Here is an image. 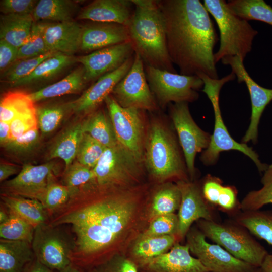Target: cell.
Segmentation results:
<instances>
[{
  "label": "cell",
  "mask_w": 272,
  "mask_h": 272,
  "mask_svg": "<svg viewBox=\"0 0 272 272\" xmlns=\"http://www.w3.org/2000/svg\"><path fill=\"white\" fill-rule=\"evenodd\" d=\"M136 209L135 201L127 195L90 198L78 191L48 223L71 225L75 234L72 263L83 265L115 244L132 221Z\"/></svg>",
  "instance_id": "obj_1"
},
{
  "label": "cell",
  "mask_w": 272,
  "mask_h": 272,
  "mask_svg": "<svg viewBox=\"0 0 272 272\" xmlns=\"http://www.w3.org/2000/svg\"><path fill=\"white\" fill-rule=\"evenodd\" d=\"M167 45L172 63L180 74L202 73L219 79L214 49L219 41L210 14L199 0H162Z\"/></svg>",
  "instance_id": "obj_2"
},
{
  "label": "cell",
  "mask_w": 272,
  "mask_h": 272,
  "mask_svg": "<svg viewBox=\"0 0 272 272\" xmlns=\"http://www.w3.org/2000/svg\"><path fill=\"white\" fill-rule=\"evenodd\" d=\"M133 12L127 26L130 41L145 65L176 73L168 53L165 19L155 0H131Z\"/></svg>",
  "instance_id": "obj_3"
},
{
  "label": "cell",
  "mask_w": 272,
  "mask_h": 272,
  "mask_svg": "<svg viewBox=\"0 0 272 272\" xmlns=\"http://www.w3.org/2000/svg\"><path fill=\"white\" fill-rule=\"evenodd\" d=\"M181 149L170 131L159 122H154L148 132L144 153L150 174L160 182L171 178L188 181V173Z\"/></svg>",
  "instance_id": "obj_4"
},
{
  "label": "cell",
  "mask_w": 272,
  "mask_h": 272,
  "mask_svg": "<svg viewBox=\"0 0 272 272\" xmlns=\"http://www.w3.org/2000/svg\"><path fill=\"white\" fill-rule=\"evenodd\" d=\"M203 81L202 91L210 100L214 113V128L208 147L202 152L200 160L206 166L215 165L220 153L229 150H237L250 158L256 166L259 172H264L268 165L261 162L258 154L247 144L236 142L230 134L222 118L219 106V95L223 86L235 79L231 72L221 79H213L200 73L197 75Z\"/></svg>",
  "instance_id": "obj_5"
},
{
  "label": "cell",
  "mask_w": 272,
  "mask_h": 272,
  "mask_svg": "<svg viewBox=\"0 0 272 272\" xmlns=\"http://www.w3.org/2000/svg\"><path fill=\"white\" fill-rule=\"evenodd\" d=\"M203 5L215 20L220 32V46L214 54L216 64L223 58L239 56L244 61L251 51L258 31L234 13L224 0H204Z\"/></svg>",
  "instance_id": "obj_6"
},
{
  "label": "cell",
  "mask_w": 272,
  "mask_h": 272,
  "mask_svg": "<svg viewBox=\"0 0 272 272\" xmlns=\"http://www.w3.org/2000/svg\"><path fill=\"white\" fill-rule=\"evenodd\" d=\"M198 225L206 237L255 268L260 267L268 254L265 248L238 224H220L200 219Z\"/></svg>",
  "instance_id": "obj_7"
},
{
  "label": "cell",
  "mask_w": 272,
  "mask_h": 272,
  "mask_svg": "<svg viewBox=\"0 0 272 272\" xmlns=\"http://www.w3.org/2000/svg\"><path fill=\"white\" fill-rule=\"evenodd\" d=\"M144 70L150 88L162 106L171 102H193L199 96L197 91L203 87L197 75L178 74L145 64Z\"/></svg>",
  "instance_id": "obj_8"
},
{
  "label": "cell",
  "mask_w": 272,
  "mask_h": 272,
  "mask_svg": "<svg viewBox=\"0 0 272 272\" xmlns=\"http://www.w3.org/2000/svg\"><path fill=\"white\" fill-rule=\"evenodd\" d=\"M61 226L46 223L37 226L31 243L35 257L51 270L59 271L72 263L75 239Z\"/></svg>",
  "instance_id": "obj_9"
},
{
  "label": "cell",
  "mask_w": 272,
  "mask_h": 272,
  "mask_svg": "<svg viewBox=\"0 0 272 272\" xmlns=\"http://www.w3.org/2000/svg\"><path fill=\"white\" fill-rule=\"evenodd\" d=\"M104 102L118 144L141 162L144 156L141 110L122 107L111 95Z\"/></svg>",
  "instance_id": "obj_10"
},
{
  "label": "cell",
  "mask_w": 272,
  "mask_h": 272,
  "mask_svg": "<svg viewBox=\"0 0 272 272\" xmlns=\"http://www.w3.org/2000/svg\"><path fill=\"white\" fill-rule=\"evenodd\" d=\"M170 116L184 156L188 175L195 174V158L209 146L211 135L201 129L193 119L187 102L170 104Z\"/></svg>",
  "instance_id": "obj_11"
},
{
  "label": "cell",
  "mask_w": 272,
  "mask_h": 272,
  "mask_svg": "<svg viewBox=\"0 0 272 272\" xmlns=\"http://www.w3.org/2000/svg\"><path fill=\"white\" fill-rule=\"evenodd\" d=\"M140 163L119 144L106 148L93 169L95 183L102 189L127 184L138 176Z\"/></svg>",
  "instance_id": "obj_12"
},
{
  "label": "cell",
  "mask_w": 272,
  "mask_h": 272,
  "mask_svg": "<svg viewBox=\"0 0 272 272\" xmlns=\"http://www.w3.org/2000/svg\"><path fill=\"white\" fill-rule=\"evenodd\" d=\"M111 95L124 108L150 111L157 109L156 99L147 80L144 63L137 53H134L131 68L117 84Z\"/></svg>",
  "instance_id": "obj_13"
},
{
  "label": "cell",
  "mask_w": 272,
  "mask_h": 272,
  "mask_svg": "<svg viewBox=\"0 0 272 272\" xmlns=\"http://www.w3.org/2000/svg\"><path fill=\"white\" fill-rule=\"evenodd\" d=\"M186 237L190 252L210 272H253L254 267L236 258L220 245L207 242L199 229H189Z\"/></svg>",
  "instance_id": "obj_14"
},
{
  "label": "cell",
  "mask_w": 272,
  "mask_h": 272,
  "mask_svg": "<svg viewBox=\"0 0 272 272\" xmlns=\"http://www.w3.org/2000/svg\"><path fill=\"white\" fill-rule=\"evenodd\" d=\"M221 60L223 64L230 66L238 82H244L248 90L251 103V115L249 125L242 139V143L247 144L251 141L256 144L258 141L260 118L266 107L272 101V89L263 87L257 83L247 72L244 60L240 56H226Z\"/></svg>",
  "instance_id": "obj_15"
},
{
  "label": "cell",
  "mask_w": 272,
  "mask_h": 272,
  "mask_svg": "<svg viewBox=\"0 0 272 272\" xmlns=\"http://www.w3.org/2000/svg\"><path fill=\"white\" fill-rule=\"evenodd\" d=\"M55 164H25L17 175L2 184V194L19 195L41 202L49 175L55 172Z\"/></svg>",
  "instance_id": "obj_16"
},
{
  "label": "cell",
  "mask_w": 272,
  "mask_h": 272,
  "mask_svg": "<svg viewBox=\"0 0 272 272\" xmlns=\"http://www.w3.org/2000/svg\"><path fill=\"white\" fill-rule=\"evenodd\" d=\"M134 54L131 42L127 41L76 57V62L83 67L88 83L117 69Z\"/></svg>",
  "instance_id": "obj_17"
},
{
  "label": "cell",
  "mask_w": 272,
  "mask_h": 272,
  "mask_svg": "<svg viewBox=\"0 0 272 272\" xmlns=\"http://www.w3.org/2000/svg\"><path fill=\"white\" fill-rule=\"evenodd\" d=\"M181 192V201L179 209V234L185 236L192 223L200 219L213 221L211 206L205 199L201 187L195 183L185 180L177 182Z\"/></svg>",
  "instance_id": "obj_18"
},
{
  "label": "cell",
  "mask_w": 272,
  "mask_h": 272,
  "mask_svg": "<svg viewBox=\"0 0 272 272\" xmlns=\"http://www.w3.org/2000/svg\"><path fill=\"white\" fill-rule=\"evenodd\" d=\"M134 54L117 69L97 79L76 100L71 101L72 112L86 114L92 112L111 94L117 84L131 68Z\"/></svg>",
  "instance_id": "obj_19"
},
{
  "label": "cell",
  "mask_w": 272,
  "mask_h": 272,
  "mask_svg": "<svg viewBox=\"0 0 272 272\" xmlns=\"http://www.w3.org/2000/svg\"><path fill=\"white\" fill-rule=\"evenodd\" d=\"M137 265L142 272H210L191 255L186 244L178 243L167 252Z\"/></svg>",
  "instance_id": "obj_20"
},
{
  "label": "cell",
  "mask_w": 272,
  "mask_h": 272,
  "mask_svg": "<svg viewBox=\"0 0 272 272\" xmlns=\"http://www.w3.org/2000/svg\"><path fill=\"white\" fill-rule=\"evenodd\" d=\"M130 41L126 26L113 23L92 22L83 26L80 50L94 51Z\"/></svg>",
  "instance_id": "obj_21"
},
{
  "label": "cell",
  "mask_w": 272,
  "mask_h": 272,
  "mask_svg": "<svg viewBox=\"0 0 272 272\" xmlns=\"http://www.w3.org/2000/svg\"><path fill=\"white\" fill-rule=\"evenodd\" d=\"M133 10L134 5L131 0H95L82 8L76 18L117 23L127 27Z\"/></svg>",
  "instance_id": "obj_22"
},
{
  "label": "cell",
  "mask_w": 272,
  "mask_h": 272,
  "mask_svg": "<svg viewBox=\"0 0 272 272\" xmlns=\"http://www.w3.org/2000/svg\"><path fill=\"white\" fill-rule=\"evenodd\" d=\"M83 26L74 20L44 23L43 36L50 51L73 55L80 50Z\"/></svg>",
  "instance_id": "obj_23"
},
{
  "label": "cell",
  "mask_w": 272,
  "mask_h": 272,
  "mask_svg": "<svg viewBox=\"0 0 272 272\" xmlns=\"http://www.w3.org/2000/svg\"><path fill=\"white\" fill-rule=\"evenodd\" d=\"M3 204L11 213L20 217L35 228L48 223L50 215L43 204L38 200L25 197L2 194Z\"/></svg>",
  "instance_id": "obj_24"
},
{
  "label": "cell",
  "mask_w": 272,
  "mask_h": 272,
  "mask_svg": "<svg viewBox=\"0 0 272 272\" xmlns=\"http://www.w3.org/2000/svg\"><path fill=\"white\" fill-rule=\"evenodd\" d=\"M31 243L0 240V272H22L35 258Z\"/></svg>",
  "instance_id": "obj_25"
},
{
  "label": "cell",
  "mask_w": 272,
  "mask_h": 272,
  "mask_svg": "<svg viewBox=\"0 0 272 272\" xmlns=\"http://www.w3.org/2000/svg\"><path fill=\"white\" fill-rule=\"evenodd\" d=\"M34 22L31 14H1L0 39L19 48L27 40Z\"/></svg>",
  "instance_id": "obj_26"
},
{
  "label": "cell",
  "mask_w": 272,
  "mask_h": 272,
  "mask_svg": "<svg viewBox=\"0 0 272 272\" xmlns=\"http://www.w3.org/2000/svg\"><path fill=\"white\" fill-rule=\"evenodd\" d=\"M87 83L84 78L83 67L76 68L61 80L28 95L34 103L75 93L82 90Z\"/></svg>",
  "instance_id": "obj_27"
},
{
  "label": "cell",
  "mask_w": 272,
  "mask_h": 272,
  "mask_svg": "<svg viewBox=\"0 0 272 272\" xmlns=\"http://www.w3.org/2000/svg\"><path fill=\"white\" fill-rule=\"evenodd\" d=\"M80 10L74 1L69 0H40L32 15L34 21H51L63 22L73 21Z\"/></svg>",
  "instance_id": "obj_28"
},
{
  "label": "cell",
  "mask_w": 272,
  "mask_h": 272,
  "mask_svg": "<svg viewBox=\"0 0 272 272\" xmlns=\"http://www.w3.org/2000/svg\"><path fill=\"white\" fill-rule=\"evenodd\" d=\"M76 62V57L57 53L41 63L29 75L11 85L17 87L34 84L46 80L60 73Z\"/></svg>",
  "instance_id": "obj_29"
},
{
  "label": "cell",
  "mask_w": 272,
  "mask_h": 272,
  "mask_svg": "<svg viewBox=\"0 0 272 272\" xmlns=\"http://www.w3.org/2000/svg\"><path fill=\"white\" fill-rule=\"evenodd\" d=\"M202 195L210 205L225 210L234 209L237 204V191L233 186L223 185L218 177L208 174L205 178L201 187Z\"/></svg>",
  "instance_id": "obj_30"
},
{
  "label": "cell",
  "mask_w": 272,
  "mask_h": 272,
  "mask_svg": "<svg viewBox=\"0 0 272 272\" xmlns=\"http://www.w3.org/2000/svg\"><path fill=\"white\" fill-rule=\"evenodd\" d=\"M84 132L82 123L75 124L66 129L53 145L49 154V159L62 160L65 168L76 159L79 145Z\"/></svg>",
  "instance_id": "obj_31"
},
{
  "label": "cell",
  "mask_w": 272,
  "mask_h": 272,
  "mask_svg": "<svg viewBox=\"0 0 272 272\" xmlns=\"http://www.w3.org/2000/svg\"><path fill=\"white\" fill-rule=\"evenodd\" d=\"M176 243V235H140L134 244L132 254L138 265L167 252Z\"/></svg>",
  "instance_id": "obj_32"
},
{
  "label": "cell",
  "mask_w": 272,
  "mask_h": 272,
  "mask_svg": "<svg viewBox=\"0 0 272 272\" xmlns=\"http://www.w3.org/2000/svg\"><path fill=\"white\" fill-rule=\"evenodd\" d=\"M236 221L237 224L272 246V211L243 212Z\"/></svg>",
  "instance_id": "obj_33"
},
{
  "label": "cell",
  "mask_w": 272,
  "mask_h": 272,
  "mask_svg": "<svg viewBox=\"0 0 272 272\" xmlns=\"http://www.w3.org/2000/svg\"><path fill=\"white\" fill-rule=\"evenodd\" d=\"M82 124L85 133L106 148L118 145L108 113L103 110L93 112Z\"/></svg>",
  "instance_id": "obj_34"
},
{
  "label": "cell",
  "mask_w": 272,
  "mask_h": 272,
  "mask_svg": "<svg viewBox=\"0 0 272 272\" xmlns=\"http://www.w3.org/2000/svg\"><path fill=\"white\" fill-rule=\"evenodd\" d=\"M181 194L177 184L166 183L160 186L153 195L150 209L151 219L158 216L174 213L179 210Z\"/></svg>",
  "instance_id": "obj_35"
},
{
  "label": "cell",
  "mask_w": 272,
  "mask_h": 272,
  "mask_svg": "<svg viewBox=\"0 0 272 272\" xmlns=\"http://www.w3.org/2000/svg\"><path fill=\"white\" fill-rule=\"evenodd\" d=\"M36 112L34 103L28 94L12 91L6 94L0 103V121L10 123L15 118Z\"/></svg>",
  "instance_id": "obj_36"
},
{
  "label": "cell",
  "mask_w": 272,
  "mask_h": 272,
  "mask_svg": "<svg viewBox=\"0 0 272 272\" xmlns=\"http://www.w3.org/2000/svg\"><path fill=\"white\" fill-rule=\"evenodd\" d=\"M230 9L242 18L256 20L272 26V7L263 0H230Z\"/></svg>",
  "instance_id": "obj_37"
},
{
  "label": "cell",
  "mask_w": 272,
  "mask_h": 272,
  "mask_svg": "<svg viewBox=\"0 0 272 272\" xmlns=\"http://www.w3.org/2000/svg\"><path fill=\"white\" fill-rule=\"evenodd\" d=\"M262 187L248 192L239 207L243 212L259 210L264 206L272 204V164L263 172L261 179Z\"/></svg>",
  "instance_id": "obj_38"
},
{
  "label": "cell",
  "mask_w": 272,
  "mask_h": 272,
  "mask_svg": "<svg viewBox=\"0 0 272 272\" xmlns=\"http://www.w3.org/2000/svg\"><path fill=\"white\" fill-rule=\"evenodd\" d=\"M70 112H72L71 102L36 108L38 127L42 133H50L58 127Z\"/></svg>",
  "instance_id": "obj_39"
},
{
  "label": "cell",
  "mask_w": 272,
  "mask_h": 272,
  "mask_svg": "<svg viewBox=\"0 0 272 272\" xmlns=\"http://www.w3.org/2000/svg\"><path fill=\"white\" fill-rule=\"evenodd\" d=\"M72 190L56 180L53 173L48 178L47 187L41 203L50 217L64 206L73 196Z\"/></svg>",
  "instance_id": "obj_40"
},
{
  "label": "cell",
  "mask_w": 272,
  "mask_h": 272,
  "mask_svg": "<svg viewBox=\"0 0 272 272\" xmlns=\"http://www.w3.org/2000/svg\"><path fill=\"white\" fill-rule=\"evenodd\" d=\"M9 213V219L0 224L1 239L32 243L35 228L20 217Z\"/></svg>",
  "instance_id": "obj_41"
},
{
  "label": "cell",
  "mask_w": 272,
  "mask_h": 272,
  "mask_svg": "<svg viewBox=\"0 0 272 272\" xmlns=\"http://www.w3.org/2000/svg\"><path fill=\"white\" fill-rule=\"evenodd\" d=\"M57 53L51 51L38 56L17 60L1 74V80L11 85L27 77L44 60Z\"/></svg>",
  "instance_id": "obj_42"
},
{
  "label": "cell",
  "mask_w": 272,
  "mask_h": 272,
  "mask_svg": "<svg viewBox=\"0 0 272 272\" xmlns=\"http://www.w3.org/2000/svg\"><path fill=\"white\" fill-rule=\"evenodd\" d=\"M43 27L44 22H34L27 40L18 48L17 60L36 57L51 52L45 42Z\"/></svg>",
  "instance_id": "obj_43"
},
{
  "label": "cell",
  "mask_w": 272,
  "mask_h": 272,
  "mask_svg": "<svg viewBox=\"0 0 272 272\" xmlns=\"http://www.w3.org/2000/svg\"><path fill=\"white\" fill-rule=\"evenodd\" d=\"M92 182H95L93 169L75 160L65 169L61 183L70 188L74 195L79 189Z\"/></svg>",
  "instance_id": "obj_44"
},
{
  "label": "cell",
  "mask_w": 272,
  "mask_h": 272,
  "mask_svg": "<svg viewBox=\"0 0 272 272\" xmlns=\"http://www.w3.org/2000/svg\"><path fill=\"white\" fill-rule=\"evenodd\" d=\"M106 148L89 134L84 132L79 145L76 160L93 169Z\"/></svg>",
  "instance_id": "obj_45"
},
{
  "label": "cell",
  "mask_w": 272,
  "mask_h": 272,
  "mask_svg": "<svg viewBox=\"0 0 272 272\" xmlns=\"http://www.w3.org/2000/svg\"><path fill=\"white\" fill-rule=\"evenodd\" d=\"M179 220L175 213L161 215L152 219L148 228L141 235L161 236L178 235Z\"/></svg>",
  "instance_id": "obj_46"
},
{
  "label": "cell",
  "mask_w": 272,
  "mask_h": 272,
  "mask_svg": "<svg viewBox=\"0 0 272 272\" xmlns=\"http://www.w3.org/2000/svg\"><path fill=\"white\" fill-rule=\"evenodd\" d=\"M87 272H139V269L133 261L115 254L95 264Z\"/></svg>",
  "instance_id": "obj_47"
},
{
  "label": "cell",
  "mask_w": 272,
  "mask_h": 272,
  "mask_svg": "<svg viewBox=\"0 0 272 272\" xmlns=\"http://www.w3.org/2000/svg\"><path fill=\"white\" fill-rule=\"evenodd\" d=\"M39 140V130L38 127H36L17 138L11 140L3 147L11 152L22 154L33 149L38 143Z\"/></svg>",
  "instance_id": "obj_48"
},
{
  "label": "cell",
  "mask_w": 272,
  "mask_h": 272,
  "mask_svg": "<svg viewBox=\"0 0 272 272\" xmlns=\"http://www.w3.org/2000/svg\"><path fill=\"white\" fill-rule=\"evenodd\" d=\"M11 140L17 138L38 127L36 112L19 116L10 122Z\"/></svg>",
  "instance_id": "obj_49"
},
{
  "label": "cell",
  "mask_w": 272,
  "mask_h": 272,
  "mask_svg": "<svg viewBox=\"0 0 272 272\" xmlns=\"http://www.w3.org/2000/svg\"><path fill=\"white\" fill-rule=\"evenodd\" d=\"M38 1L2 0L0 10L2 14H31Z\"/></svg>",
  "instance_id": "obj_50"
},
{
  "label": "cell",
  "mask_w": 272,
  "mask_h": 272,
  "mask_svg": "<svg viewBox=\"0 0 272 272\" xmlns=\"http://www.w3.org/2000/svg\"><path fill=\"white\" fill-rule=\"evenodd\" d=\"M18 48L0 39V70L1 74L17 60Z\"/></svg>",
  "instance_id": "obj_51"
},
{
  "label": "cell",
  "mask_w": 272,
  "mask_h": 272,
  "mask_svg": "<svg viewBox=\"0 0 272 272\" xmlns=\"http://www.w3.org/2000/svg\"><path fill=\"white\" fill-rule=\"evenodd\" d=\"M18 172V167L11 164L1 163L0 165V181H5L10 176Z\"/></svg>",
  "instance_id": "obj_52"
},
{
  "label": "cell",
  "mask_w": 272,
  "mask_h": 272,
  "mask_svg": "<svg viewBox=\"0 0 272 272\" xmlns=\"http://www.w3.org/2000/svg\"><path fill=\"white\" fill-rule=\"evenodd\" d=\"M22 272H53L52 270L40 263L35 258L29 262Z\"/></svg>",
  "instance_id": "obj_53"
},
{
  "label": "cell",
  "mask_w": 272,
  "mask_h": 272,
  "mask_svg": "<svg viewBox=\"0 0 272 272\" xmlns=\"http://www.w3.org/2000/svg\"><path fill=\"white\" fill-rule=\"evenodd\" d=\"M11 140L10 123L0 121V143L3 147Z\"/></svg>",
  "instance_id": "obj_54"
},
{
  "label": "cell",
  "mask_w": 272,
  "mask_h": 272,
  "mask_svg": "<svg viewBox=\"0 0 272 272\" xmlns=\"http://www.w3.org/2000/svg\"><path fill=\"white\" fill-rule=\"evenodd\" d=\"M260 272H272V254L268 253L265 257L261 266Z\"/></svg>",
  "instance_id": "obj_55"
},
{
  "label": "cell",
  "mask_w": 272,
  "mask_h": 272,
  "mask_svg": "<svg viewBox=\"0 0 272 272\" xmlns=\"http://www.w3.org/2000/svg\"><path fill=\"white\" fill-rule=\"evenodd\" d=\"M10 213L7 209L4 207L0 210V224L6 222L9 218Z\"/></svg>",
  "instance_id": "obj_56"
},
{
  "label": "cell",
  "mask_w": 272,
  "mask_h": 272,
  "mask_svg": "<svg viewBox=\"0 0 272 272\" xmlns=\"http://www.w3.org/2000/svg\"><path fill=\"white\" fill-rule=\"evenodd\" d=\"M58 272H81L79 268L73 263L65 268Z\"/></svg>",
  "instance_id": "obj_57"
},
{
  "label": "cell",
  "mask_w": 272,
  "mask_h": 272,
  "mask_svg": "<svg viewBox=\"0 0 272 272\" xmlns=\"http://www.w3.org/2000/svg\"><path fill=\"white\" fill-rule=\"evenodd\" d=\"M257 272H260V271H257Z\"/></svg>",
  "instance_id": "obj_58"
}]
</instances>
